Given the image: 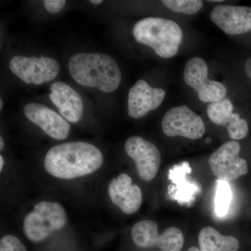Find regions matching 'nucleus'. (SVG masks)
I'll return each instance as SVG.
<instances>
[{"label":"nucleus","instance_id":"f03ea898","mask_svg":"<svg viewBox=\"0 0 251 251\" xmlns=\"http://www.w3.org/2000/svg\"><path fill=\"white\" fill-rule=\"evenodd\" d=\"M69 73L79 85L111 93L120 87L122 72L115 59L103 53L80 52L69 59Z\"/></svg>","mask_w":251,"mask_h":251},{"label":"nucleus","instance_id":"0eeeda50","mask_svg":"<svg viewBox=\"0 0 251 251\" xmlns=\"http://www.w3.org/2000/svg\"><path fill=\"white\" fill-rule=\"evenodd\" d=\"M11 72L28 85H39L53 80L60 67L52 57L15 56L9 62Z\"/></svg>","mask_w":251,"mask_h":251},{"label":"nucleus","instance_id":"7ed1b4c3","mask_svg":"<svg viewBox=\"0 0 251 251\" xmlns=\"http://www.w3.org/2000/svg\"><path fill=\"white\" fill-rule=\"evenodd\" d=\"M133 34L139 44L148 46L163 58H171L177 53L183 39L181 27L171 20L146 18L135 23Z\"/></svg>","mask_w":251,"mask_h":251},{"label":"nucleus","instance_id":"c85d7f7f","mask_svg":"<svg viewBox=\"0 0 251 251\" xmlns=\"http://www.w3.org/2000/svg\"><path fill=\"white\" fill-rule=\"evenodd\" d=\"M214 1V2H221V1H223L222 0H214V1Z\"/></svg>","mask_w":251,"mask_h":251},{"label":"nucleus","instance_id":"393cba45","mask_svg":"<svg viewBox=\"0 0 251 251\" xmlns=\"http://www.w3.org/2000/svg\"><path fill=\"white\" fill-rule=\"evenodd\" d=\"M90 2L93 4L98 5L103 3V1H102V0H91Z\"/></svg>","mask_w":251,"mask_h":251},{"label":"nucleus","instance_id":"cd10ccee","mask_svg":"<svg viewBox=\"0 0 251 251\" xmlns=\"http://www.w3.org/2000/svg\"><path fill=\"white\" fill-rule=\"evenodd\" d=\"M2 106H3V102L2 100H0V110H2Z\"/></svg>","mask_w":251,"mask_h":251},{"label":"nucleus","instance_id":"20e7f679","mask_svg":"<svg viewBox=\"0 0 251 251\" xmlns=\"http://www.w3.org/2000/svg\"><path fill=\"white\" fill-rule=\"evenodd\" d=\"M67 221V214L60 204L41 201L36 204L32 211L25 217L23 229L29 240L39 242L54 231L63 228Z\"/></svg>","mask_w":251,"mask_h":251},{"label":"nucleus","instance_id":"423d86ee","mask_svg":"<svg viewBox=\"0 0 251 251\" xmlns=\"http://www.w3.org/2000/svg\"><path fill=\"white\" fill-rule=\"evenodd\" d=\"M184 80L197 92L198 98L204 103L221 101L227 94L226 86L221 82L208 78V66L201 57H192L186 62Z\"/></svg>","mask_w":251,"mask_h":251},{"label":"nucleus","instance_id":"1a4fd4ad","mask_svg":"<svg viewBox=\"0 0 251 251\" xmlns=\"http://www.w3.org/2000/svg\"><path fill=\"white\" fill-rule=\"evenodd\" d=\"M241 146L234 140L227 142L211 155L209 158L213 174L222 181H229L247 175L248 163L239 156Z\"/></svg>","mask_w":251,"mask_h":251},{"label":"nucleus","instance_id":"6ab92c4d","mask_svg":"<svg viewBox=\"0 0 251 251\" xmlns=\"http://www.w3.org/2000/svg\"><path fill=\"white\" fill-rule=\"evenodd\" d=\"M162 3L173 12L187 15L196 14L203 6L201 0H163Z\"/></svg>","mask_w":251,"mask_h":251},{"label":"nucleus","instance_id":"5701e85b","mask_svg":"<svg viewBox=\"0 0 251 251\" xmlns=\"http://www.w3.org/2000/svg\"><path fill=\"white\" fill-rule=\"evenodd\" d=\"M245 72L249 78L251 79V57H249L246 62Z\"/></svg>","mask_w":251,"mask_h":251},{"label":"nucleus","instance_id":"f3484780","mask_svg":"<svg viewBox=\"0 0 251 251\" xmlns=\"http://www.w3.org/2000/svg\"><path fill=\"white\" fill-rule=\"evenodd\" d=\"M233 109V105L229 99H223L221 101L209 104L206 112L213 123L227 128L234 113Z\"/></svg>","mask_w":251,"mask_h":251},{"label":"nucleus","instance_id":"f257e3e1","mask_svg":"<svg viewBox=\"0 0 251 251\" xmlns=\"http://www.w3.org/2000/svg\"><path fill=\"white\" fill-rule=\"evenodd\" d=\"M103 163V153L92 144L69 142L50 149L44 167L54 177L73 179L95 173Z\"/></svg>","mask_w":251,"mask_h":251},{"label":"nucleus","instance_id":"9d476101","mask_svg":"<svg viewBox=\"0 0 251 251\" xmlns=\"http://www.w3.org/2000/svg\"><path fill=\"white\" fill-rule=\"evenodd\" d=\"M125 149L134 161L140 179L152 181L158 174L161 162V153L156 145L142 137L132 136L126 141Z\"/></svg>","mask_w":251,"mask_h":251},{"label":"nucleus","instance_id":"ddd939ff","mask_svg":"<svg viewBox=\"0 0 251 251\" xmlns=\"http://www.w3.org/2000/svg\"><path fill=\"white\" fill-rule=\"evenodd\" d=\"M166 92L161 88L151 87L146 81H137L128 92V113L134 119L146 116L163 103Z\"/></svg>","mask_w":251,"mask_h":251},{"label":"nucleus","instance_id":"6e6552de","mask_svg":"<svg viewBox=\"0 0 251 251\" xmlns=\"http://www.w3.org/2000/svg\"><path fill=\"white\" fill-rule=\"evenodd\" d=\"M161 126L163 133L168 137L181 136L197 140L205 133L202 119L187 105L170 109L165 114Z\"/></svg>","mask_w":251,"mask_h":251},{"label":"nucleus","instance_id":"9b49d317","mask_svg":"<svg viewBox=\"0 0 251 251\" xmlns=\"http://www.w3.org/2000/svg\"><path fill=\"white\" fill-rule=\"evenodd\" d=\"M25 115L33 124L53 138L63 140L67 138L71 126L67 120L53 110L37 103H29L23 109Z\"/></svg>","mask_w":251,"mask_h":251},{"label":"nucleus","instance_id":"a211bd4d","mask_svg":"<svg viewBox=\"0 0 251 251\" xmlns=\"http://www.w3.org/2000/svg\"><path fill=\"white\" fill-rule=\"evenodd\" d=\"M232 191L227 181L218 179L215 196V210L219 216L228 212L232 202Z\"/></svg>","mask_w":251,"mask_h":251},{"label":"nucleus","instance_id":"b1692460","mask_svg":"<svg viewBox=\"0 0 251 251\" xmlns=\"http://www.w3.org/2000/svg\"><path fill=\"white\" fill-rule=\"evenodd\" d=\"M4 158L2 156H0V171H2L3 167H4Z\"/></svg>","mask_w":251,"mask_h":251},{"label":"nucleus","instance_id":"4468645a","mask_svg":"<svg viewBox=\"0 0 251 251\" xmlns=\"http://www.w3.org/2000/svg\"><path fill=\"white\" fill-rule=\"evenodd\" d=\"M108 192L112 203L128 215L139 210L143 202L141 189L138 185L133 184L131 177L126 173L111 180Z\"/></svg>","mask_w":251,"mask_h":251},{"label":"nucleus","instance_id":"aec40b11","mask_svg":"<svg viewBox=\"0 0 251 251\" xmlns=\"http://www.w3.org/2000/svg\"><path fill=\"white\" fill-rule=\"evenodd\" d=\"M227 129L229 137L232 140H242L246 138L249 133V125L245 120L241 118L239 114L233 113L227 126Z\"/></svg>","mask_w":251,"mask_h":251},{"label":"nucleus","instance_id":"412c9836","mask_svg":"<svg viewBox=\"0 0 251 251\" xmlns=\"http://www.w3.org/2000/svg\"><path fill=\"white\" fill-rule=\"evenodd\" d=\"M0 251H27V249L18 237L6 235L0 241Z\"/></svg>","mask_w":251,"mask_h":251},{"label":"nucleus","instance_id":"4be33fe9","mask_svg":"<svg viewBox=\"0 0 251 251\" xmlns=\"http://www.w3.org/2000/svg\"><path fill=\"white\" fill-rule=\"evenodd\" d=\"M66 2L67 1L65 0H45L44 1V4L48 12L54 14L62 11Z\"/></svg>","mask_w":251,"mask_h":251},{"label":"nucleus","instance_id":"39448f33","mask_svg":"<svg viewBox=\"0 0 251 251\" xmlns=\"http://www.w3.org/2000/svg\"><path fill=\"white\" fill-rule=\"evenodd\" d=\"M131 237L140 248L158 247L162 251H181L184 243L183 232L171 227L158 234V225L152 220L140 221L133 226Z\"/></svg>","mask_w":251,"mask_h":251},{"label":"nucleus","instance_id":"a878e982","mask_svg":"<svg viewBox=\"0 0 251 251\" xmlns=\"http://www.w3.org/2000/svg\"><path fill=\"white\" fill-rule=\"evenodd\" d=\"M4 148V140H3L2 137L0 138V150H2Z\"/></svg>","mask_w":251,"mask_h":251},{"label":"nucleus","instance_id":"2eb2a0df","mask_svg":"<svg viewBox=\"0 0 251 251\" xmlns=\"http://www.w3.org/2000/svg\"><path fill=\"white\" fill-rule=\"evenodd\" d=\"M49 97L66 120L74 124L80 122L83 114V101L71 86L64 82H54Z\"/></svg>","mask_w":251,"mask_h":251},{"label":"nucleus","instance_id":"f8f14e48","mask_svg":"<svg viewBox=\"0 0 251 251\" xmlns=\"http://www.w3.org/2000/svg\"><path fill=\"white\" fill-rule=\"evenodd\" d=\"M211 21L226 34L239 35L251 31V7L221 4L210 13Z\"/></svg>","mask_w":251,"mask_h":251},{"label":"nucleus","instance_id":"dca6fc26","mask_svg":"<svg viewBox=\"0 0 251 251\" xmlns=\"http://www.w3.org/2000/svg\"><path fill=\"white\" fill-rule=\"evenodd\" d=\"M198 242L201 251H237L239 248L237 238L224 235L209 226L200 231Z\"/></svg>","mask_w":251,"mask_h":251},{"label":"nucleus","instance_id":"bb28decb","mask_svg":"<svg viewBox=\"0 0 251 251\" xmlns=\"http://www.w3.org/2000/svg\"><path fill=\"white\" fill-rule=\"evenodd\" d=\"M187 251H200V249H198L197 247H191Z\"/></svg>","mask_w":251,"mask_h":251}]
</instances>
